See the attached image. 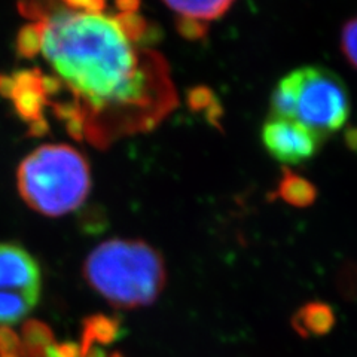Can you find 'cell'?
<instances>
[{
    "label": "cell",
    "instance_id": "obj_1",
    "mask_svg": "<svg viewBox=\"0 0 357 357\" xmlns=\"http://www.w3.org/2000/svg\"><path fill=\"white\" fill-rule=\"evenodd\" d=\"M30 20L35 51L51 73L33 69L45 107L67 93L57 118L75 139L107 146L126 134L149 131L176 106L169 67L146 47L149 26L139 10L88 13L63 0H18Z\"/></svg>",
    "mask_w": 357,
    "mask_h": 357
},
{
    "label": "cell",
    "instance_id": "obj_2",
    "mask_svg": "<svg viewBox=\"0 0 357 357\" xmlns=\"http://www.w3.org/2000/svg\"><path fill=\"white\" fill-rule=\"evenodd\" d=\"M82 277L94 292L118 310L152 305L167 284L162 255L143 240L110 238L86 255Z\"/></svg>",
    "mask_w": 357,
    "mask_h": 357
},
{
    "label": "cell",
    "instance_id": "obj_3",
    "mask_svg": "<svg viewBox=\"0 0 357 357\" xmlns=\"http://www.w3.org/2000/svg\"><path fill=\"white\" fill-rule=\"evenodd\" d=\"M17 189L33 211L61 218L84 204L91 191V170L76 148L61 143L42 144L20 162Z\"/></svg>",
    "mask_w": 357,
    "mask_h": 357
},
{
    "label": "cell",
    "instance_id": "obj_4",
    "mask_svg": "<svg viewBox=\"0 0 357 357\" xmlns=\"http://www.w3.org/2000/svg\"><path fill=\"white\" fill-rule=\"evenodd\" d=\"M271 116L295 119L323 139L347 124L350 97L341 77L320 66L287 73L271 97Z\"/></svg>",
    "mask_w": 357,
    "mask_h": 357
},
{
    "label": "cell",
    "instance_id": "obj_5",
    "mask_svg": "<svg viewBox=\"0 0 357 357\" xmlns=\"http://www.w3.org/2000/svg\"><path fill=\"white\" fill-rule=\"evenodd\" d=\"M262 143L274 160L286 165L303 164L319 153L323 139L301 122L271 116L262 127Z\"/></svg>",
    "mask_w": 357,
    "mask_h": 357
},
{
    "label": "cell",
    "instance_id": "obj_6",
    "mask_svg": "<svg viewBox=\"0 0 357 357\" xmlns=\"http://www.w3.org/2000/svg\"><path fill=\"white\" fill-rule=\"evenodd\" d=\"M0 292H17L40 299V265L17 243H0Z\"/></svg>",
    "mask_w": 357,
    "mask_h": 357
},
{
    "label": "cell",
    "instance_id": "obj_7",
    "mask_svg": "<svg viewBox=\"0 0 357 357\" xmlns=\"http://www.w3.org/2000/svg\"><path fill=\"white\" fill-rule=\"evenodd\" d=\"M236 0H162L178 18L207 22L225 15Z\"/></svg>",
    "mask_w": 357,
    "mask_h": 357
},
{
    "label": "cell",
    "instance_id": "obj_8",
    "mask_svg": "<svg viewBox=\"0 0 357 357\" xmlns=\"http://www.w3.org/2000/svg\"><path fill=\"white\" fill-rule=\"evenodd\" d=\"M292 325L303 337H320L332 329L333 311L331 307L320 303L307 304L296 311Z\"/></svg>",
    "mask_w": 357,
    "mask_h": 357
},
{
    "label": "cell",
    "instance_id": "obj_9",
    "mask_svg": "<svg viewBox=\"0 0 357 357\" xmlns=\"http://www.w3.org/2000/svg\"><path fill=\"white\" fill-rule=\"evenodd\" d=\"M275 195L295 207H310L317 198V189L308 178L284 169L277 185Z\"/></svg>",
    "mask_w": 357,
    "mask_h": 357
},
{
    "label": "cell",
    "instance_id": "obj_10",
    "mask_svg": "<svg viewBox=\"0 0 357 357\" xmlns=\"http://www.w3.org/2000/svg\"><path fill=\"white\" fill-rule=\"evenodd\" d=\"M39 299L17 292H0V326H13L36 308Z\"/></svg>",
    "mask_w": 357,
    "mask_h": 357
},
{
    "label": "cell",
    "instance_id": "obj_11",
    "mask_svg": "<svg viewBox=\"0 0 357 357\" xmlns=\"http://www.w3.org/2000/svg\"><path fill=\"white\" fill-rule=\"evenodd\" d=\"M341 50L349 63L357 69V17L344 26L341 33Z\"/></svg>",
    "mask_w": 357,
    "mask_h": 357
},
{
    "label": "cell",
    "instance_id": "obj_12",
    "mask_svg": "<svg viewBox=\"0 0 357 357\" xmlns=\"http://www.w3.org/2000/svg\"><path fill=\"white\" fill-rule=\"evenodd\" d=\"M177 24H178V31H181V35L192 40L203 38L207 30V24H204V22H198L192 20L178 18Z\"/></svg>",
    "mask_w": 357,
    "mask_h": 357
},
{
    "label": "cell",
    "instance_id": "obj_13",
    "mask_svg": "<svg viewBox=\"0 0 357 357\" xmlns=\"http://www.w3.org/2000/svg\"><path fill=\"white\" fill-rule=\"evenodd\" d=\"M63 2L77 10H88V13H100L106 10L107 0H63Z\"/></svg>",
    "mask_w": 357,
    "mask_h": 357
},
{
    "label": "cell",
    "instance_id": "obj_14",
    "mask_svg": "<svg viewBox=\"0 0 357 357\" xmlns=\"http://www.w3.org/2000/svg\"><path fill=\"white\" fill-rule=\"evenodd\" d=\"M81 356L82 357H122L121 354L118 353H112V354H106L103 350L100 349H93L89 347V345H85V347L81 350Z\"/></svg>",
    "mask_w": 357,
    "mask_h": 357
},
{
    "label": "cell",
    "instance_id": "obj_15",
    "mask_svg": "<svg viewBox=\"0 0 357 357\" xmlns=\"http://www.w3.org/2000/svg\"><path fill=\"white\" fill-rule=\"evenodd\" d=\"M347 142L354 149H357V130H350L347 134Z\"/></svg>",
    "mask_w": 357,
    "mask_h": 357
}]
</instances>
